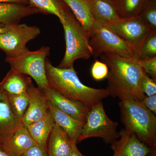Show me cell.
Listing matches in <instances>:
<instances>
[{"instance_id": "cell-1", "label": "cell", "mask_w": 156, "mask_h": 156, "mask_svg": "<svg viewBox=\"0 0 156 156\" xmlns=\"http://www.w3.org/2000/svg\"><path fill=\"white\" fill-rule=\"evenodd\" d=\"M108 69L107 87L109 96L131 98L141 101L145 97L141 84L146 74L139 58H126L113 54L104 53L100 56Z\"/></svg>"}, {"instance_id": "cell-2", "label": "cell", "mask_w": 156, "mask_h": 156, "mask_svg": "<svg viewBox=\"0 0 156 156\" xmlns=\"http://www.w3.org/2000/svg\"><path fill=\"white\" fill-rule=\"evenodd\" d=\"M45 69L50 88L89 108L109 96L106 89H95L84 85L80 80L74 67L69 68L55 67L47 58Z\"/></svg>"}, {"instance_id": "cell-3", "label": "cell", "mask_w": 156, "mask_h": 156, "mask_svg": "<svg viewBox=\"0 0 156 156\" xmlns=\"http://www.w3.org/2000/svg\"><path fill=\"white\" fill-rule=\"evenodd\" d=\"M121 119L125 129L134 133L151 150L156 146V115L147 108L141 101L131 98H120Z\"/></svg>"}, {"instance_id": "cell-4", "label": "cell", "mask_w": 156, "mask_h": 156, "mask_svg": "<svg viewBox=\"0 0 156 156\" xmlns=\"http://www.w3.org/2000/svg\"><path fill=\"white\" fill-rule=\"evenodd\" d=\"M64 29L66 49L64 57L57 67L69 68L79 59H88L93 56L89 38L70 9L60 20Z\"/></svg>"}, {"instance_id": "cell-5", "label": "cell", "mask_w": 156, "mask_h": 156, "mask_svg": "<svg viewBox=\"0 0 156 156\" xmlns=\"http://www.w3.org/2000/svg\"><path fill=\"white\" fill-rule=\"evenodd\" d=\"M50 48L44 46L35 51L29 50L14 57H6L11 69L32 78L38 87L44 90L49 87L46 74L45 64Z\"/></svg>"}, {"instance_id": "cell-6", "label": "cell", "mask_w": 156, "mask_h": 156, "mask_svg": "<svg viewBox=\"0 0 156 156\" xmlns=\"http://www.w3.org/2000/svg\"><path fill=\"white\" fill-rule=\"evenodd\" d=\"M118 125L108 116L101 101L88 112L78 142L91 137H99L105 143L112 144L119 138Z\"/></svg>"}, {"instance_id": "cell-7", "label": "cell", "mask_w": 156, "mask_h": 156, "mask_svg": "<svg viewBox=\"0 0 156 156\" xmlns=\"http://www.w3.org/2000/svg\"><path fill=\"white\" fill-rule=\"evenodd\" d=\"M93 56L98 57L104 53H113L126 58L136 57V50L113 32L98 25L89 38Z\"/></svg>"}, {"instance_id": "cell-8", "label": "cell", "mask_w": 156, "mask_h": 156, "mask_svg": "<svg viewBox=\"0 0 156 156\" xmlns=\"http://www.w3.org/2000/svg\"><path fill=\"white\" fill-rule=\"evenodd\" d=\"M40 28L26 24L8 25L7 30L0 34V49L7 57H14L28 51L26 45L41 34Z\"/></svg>"}, {"instance_id": "cell-9", "label": "cell", "mask_w": 156, "mask_h": 156, "mask_svg": "<svg viewBox=\"0 0 156 156\" xmlns=\"http://www.w3.org/2000/svg\"><path fill=\"white\" fill-rule=\"evenodd\" d=\"M106 28L119 36L136 50L151 31L138 16L121 18L116 23Z\"/></svg>"}, {"instance_id": "cell-10", "label": "cell", "mask_w": 156, "mask_h": 156, "mask_svg": "<svg viewBox=\"0 0 156 156\" xmlns=\"http://www.w3.org/2000/svg\"><path fill=\"white\" fill-rule=\"evenodd\" d=\"M119 138L111 144L112 156H147L151 150L134 133L122 129Z\"/></svg>"}, {"instance_id": "cell-11", "label": "cell", "mask_w": 156, "mask_h": 156, "mask_svg": "<svg viewBox=\"0 0 156 156\" xmlns=\"http://www.w3.org/2000/svg\"><path fill=\"white\" fill-rule=\"evenodd\" d=\"M28 105L21 123L28 126L45 116L50 112L48 100L43 90L32 84L27 91Z\"/></svg>"}, {"instance_id": "cell-12", "label": "cell", "mask_w": 156, "mask_h": 156, "mask_svg": "<svg viewBox=\"0 0 156 156\" xmlns=\"http://www.w3.org/2000/svg\"><path fill=\"white\" fill-rule=\"evenodd\" d=\"M49 102L65 113L85 122L90 108L83 104L66 97L54 89L48 87L43 90Z\"/></svg>"}, {"instance_id": "cell-13", "label": "cell", "mask_w": 156, "mask_h": 156, "mask_svg": "<svg viewBox=\"0 0 156 156\" xmlns=\"http://www.w3.org/2000/svg\"><path fill=\"white\" fill-rule=\"evenodd\" d=\"M23 126L11 111L7 92L0 86V145L5 144L14 132Z\"/></svg>"}, {"instance_id": "cell-14", "label": "cell", "mask_w": 156, "mask_h": 156, "mask_svg": "<svg viewBox=\"0 0 156 156\" xmlns=\"http://www.w3.org/2000/svg\"><path fill=\"white\" fill-rule=\"evenodd\" d=\"M91 14L98 24L104 27L112 25L121 19L115 5L111 0H87Z\"/></svg>"}, {"instance_id": "cell-15", "label": "cell", "mask_w": 156, "mask_h": 156, "mask_svg": "<svg viewBox=\"0 0 156 156\" xmlns=\"http://www.w3.org/2000/svg\"><path fill=\"white\" fill-rule=\"evenodd\" d=\"M37 14L41 13L31 5L0 3V24L5 25L18 24L23 18Z\"/></svg>"}, {"instance_id": "cell-16", "label": "cell", "mask_w": 156, "mask_h": 156, "mask_svg": "<svg viewBox=\"0 0 156 156\" xmlns=\"http://www.w3.org/2000/svg\"><path fill=\"white\" fill-rule=\"evenodd\" d=\"M49 110L55 123L67 134L73 142H78L85 122L75 119L58 110L48 101Z\"/></svg>"}, {"instance_id": "cell-17", "label": "cell", "mask_w": 156, "mask_h": 156, "mask_svg": "<svg viewBox=\"0 0 156 156\" xmlns=\"http://www.w3.org/2000/svg\"><path fill=\"white\" fill-rule=\"evenodd\" d=\"M73 143L67 134L56 123L48 138V156H70Z\"/></svg>"}, {"instance_id": "cell-18", "label": "cell", "mask_w": 156, "mask_h": 156, "mask_svg": "<svg viewBox=\"0 0 156 156\" xmlns=\"http://www.w3.org/2000/svg\"><path fill=\"white\" fill-rule=\"evenodd\" d=\"M74 15L89 38L97 28L98 24L92 17L87 0H62Z\"/></svg>"}, {"instance_id": "cell-19", "label": "cell", "mask_w": 156, "mask_h": 156, "mask_svg": "<svg viewBox=\"0 0 156 156\" xmlns=\"http://www.w3.org/2000/svg\"><path fill=\"white\" fill-rule=\"evenodd\" d=\"M37 144L29 133L27 127L23 126L14 132L2 147L9 155L21 156Z\"/></svg>"}, {"instance_id": "cell-20", "label": "cell", "mask_w": 156, "mask_h": 156, "mask_svg": "<svg viewBox=\"0 0 156 156\" xmlns=\"http://www.w3.org/2000/svg\"><path fill=\"white\" fill-rule=\"evenodd\" d=\"M50 112L45 116L27 126L31 136L39 145L47 149L48 138L55 125Z\"/></svg>"}, {"instance_id": "cell-21", "label": "cell", "mask_w": 156, "mask_h": 156, "mask_svg": "<svg viewBox=\"0 0 156 156\" xmlns=\"http://www.w3.org/2000/svg\"><path fill=\"white\" fill-rule=\"evenodd\" d=\"M32 84L30 77L11 69L0 83V86L9 94H20L27 92Z\"/></svg>"}, {"instance_id": "cell-22", "label": "cell", "mask_w": 156, "mask_h": 156, "mask_svg": "<svg viewBox=\"0 0 156 156\" xmlns=\"http://www.w3.org/2000/svg\"><path fill=\"white\" fill-rule=\"evenodd\" d=\"M29 5L40 11L41 14H52L61 20L69 8L62 0H29Z\"/></svg>"}, {"instance_id": "cell-23", "label": "cell", "mask_w": 156, "mask_h": 156, "mask_svg": "<svg viewBox=\"0 0 156 156\" xmlns=\"http://www.w3.org/2000/svg\"><path fill=\"white\" fill-rule=\"evenodd\" d=\"M146 0H118L115 6L121 18L138 16L140 9Z\"/></svg>"}, {"instance_id": "cell-24", "label": "cell", "mask_w": 156, "mask_h": 156, "mask_svg": "<svg viewBox=\"0 0 156 156\" xmlns=\"http://www.w3.org/2000/svg\"><path fill=\"white\" fill-rule=\"evenodd\" d=\"M9 105L17 119L21 122L28 105L27 92L20 94H11L7 92Z\"/></svg>"}, {"instance_id": "cell-25", "label": "cell", "mask_w": 156, "mask_h": 156, "mask_svg": "<svg viewBox=\"0 0 156 156\" xmlns=\"http://www.w3.org/2000/svg\"><path fill=\"white\" fill-rule=\"evenodd\" d=\"M137 16L151 30L156 31V0H146Z\"/></svg>"}, {"instance_id": "cell-26", "label": "cell", "mask_w": 156, "mask_h": 156, "mask_svg": "<svg viewBox=\"0 0 156 156\" xmlns=\"http://www.w3.org/2000/svg\"><path fill=\"white\" fill-rule=\"evenodd\" d=\"M136 57H156V31L151 30L136 50Z\"/></svg>"}, {"instance_id": "cell-27", "label": "cell", "mask_w": 156, "mask_h": 156, "mask_svg": "<svg viewBox=\"0 0 156 156\" xmlns=\"http://www.w3.org/2000/svg\"><path fill=\"white\" fill-rule=\"evenodd\" d=\"M108 73L107 66L102 61L95 60L92 68L91 75L92 77L96 81H101L107 78Z\"/></svg>"}, {"instance_id": "cell-28", "label": "cell", "mask_w": 156, "mask_h": 156, "mask_svg": "<svg viewBox=\"0 0 156 156\" xmlns=\"http://www.w3.org/2000/svg\"><path fill=\"white\" fill-rule=\"evenodd\" d=\"M138 58L140 66L146 73L156 80V57Z\"/></svg>"}, {"instance_id": "cell-29", "label": "cell", "mask_w": 156, "mask_h": 156, "mask_svg": "<svg viewBox=\"0 0 156 156\" xmlns=\"http://www.w3.org/2000/svg\"><path fill=\"white\" fill-rule=\"evenodd\" d=\"M141 87L143 92L147 96L156 95V80L146 74L143 79Z\"/></svg>"}, {"instance_id": "cell-30", "label": "cell", "mask_w": 156, "mask_h": 156, "mask_svg": "<svg viewBox=\"0 0 156 156\" xmlns=\"http://www.w3.org/2000/svg\"><path fill=\"white\" fill-rule=\"evenodd\" d=\"M21 156H49L47 149L36 144L32 147Z\"/></svg>"}, {"instance_id": "cell-31", "label": "cell", "mask_w": 156, "mask_h": 156, "mask_svg": "<svg viewBox=\"0 0 156 156\" xmlns=\"http://www.w3.org/2000/svg\"><path fill=\"white\" fill-rule=\"evenodd\" d=\"M141 102L147 108L156 114V95L150 96L146 95Z\"/></svg>"}, {"instance_id": "cell-32", "label": "cell", "mask_w": 156, "mask_h": 156, "mask_svg": "<svg viewBox=\"0 0 156 156\" xmlns=\"http://www.w3.org/2000/svg\"><path fill=\"white\" fill-rule=\"evenodd\" d=\"M0 3H14L23 5H29V0H0Z\"/></svg>"}, {"instance_id": "cell-33", "label": "cell", "mask_w": 156, "mask_h": 156, "mask_svg": "<svg viewBox=\"0 0 156 156\" xmlns=\"http://www.w3.org/2000/svg\"><path fill=\"white\" fill-rule=\"evenodd\" d=\"M70 156H84L78 149L77 147L76 143H75L73 144L72 151Z\"/></svg>"}, {"instance_id": "cell-34", "label": "cell", "mask_w": 156, "mask_h": 156, "mask_svg": "<svg viewBox=\"0 0 156 156\" xmlns=\"http://www.w3.org/2000/svg\"><path fill=\"white\" fill-rule=\"evenodd\" d=\"M0 156H11L9 155L1 145H0Z\"/></svg>"}, {"instance_id": "cell-35", "label": "cell", "mask_w": 156, "mask_h": 156, "mask_svg": "<svg viewBox=\"0 0 156 156\" xmlns=\"http://www.w3.org/2000/svg\"><path fill=\"white\" fill-rule=\"evenodd\" d=\"M8 25H5L4 24H0V34L2 33L5 31L8 28Z\"/></svg>"}, {"instance_id": "cell-36", "label": "cell", "mask_w": 156, "mask_h": 156, "mask_svg": "<svg viewBox=\"0 0 156 156\" xmlns=\"http://www.w3.org/2000/svg\"><path fill=\"white\" fill-rule=\"evenodd\" d=\"M111 1L112 2H113L114 3L115 5L117 2H118V0H111Z\"/></svg>"}]
</instances>
